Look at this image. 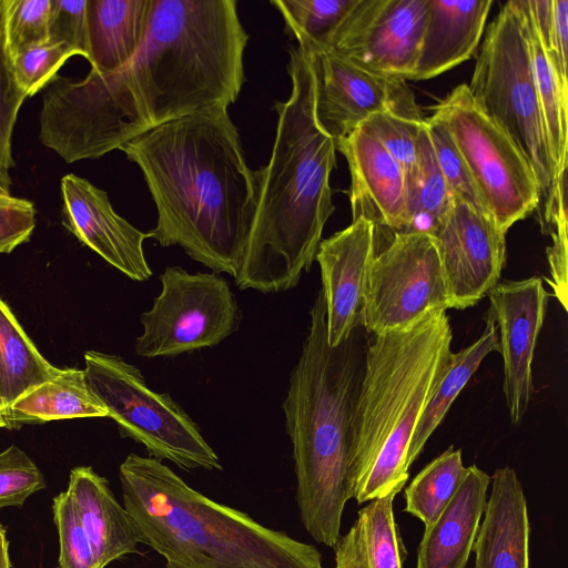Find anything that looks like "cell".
<instances>
[{"label": "cell", "mask_w": 568, "mask_h": 568, "mask_svg": "<svg viewBox=\"0 0 568 568\" xmlns=\"http://www.w3.org/2000/svg\"><path fill=\"white\" fill-rule=\"evenodd\" d=\"M248 34L234 0H151L145 38L124 67L45 88L40 140L64 162L98 159L170 121L234 103Z\"/></svg>", "instance_id": "obj_1"}, {"label": "cell", "mask_w": 568, "mask_h": 568, "mask_svg": "<svg viewBox=\"0 0 568 568\" xmlns=\"http://www.w3.org/2000/svg\"><path fill=\"white\" fill-rule=\"evenodd\" d=\"M120 150L140 168L156 207L149 237L235 278L256 209V180L227 109L170 121Z\"/></svg>", "instance_id": "obj_2"}, {"label": "cell", "mask_w": 568, "mask_h": 568, "mask_svg": "<svg viewBox=\"0 0 568 568\" xmlns=\"http://www.w3.org/2000/svg\"><path fill=\"white\" fill-rule=\"evenodd\" d=\"M292 91L276 102L277 126L270 161L254 171L256 209L242 265L241 290L277 293L308 272L335 207L329 185L336 143L315 115L308 51L292 47L287 65Z\"/></svg>", "instance_id": "obj_3"}, {"label": "cell", "mask_w": 568, "mask_h": 568, "mask_svg": "<svg viewBox=\"0 0 568 568\" xmlns=\"http://www.w3.org/2000/svg\"><path fill=\"white\" fill-rule=\"evenodd\" d=\"M356 331L341 345H328L325 301L320 291L283 402L301 521L315 541L332 548L341 536L345 505L354 496L349 481L351 420L365 352L359 351Z\"/></svg>", "instance_id": "obj_4"}, {"label": "cell", "mask_w": 568, "mask_h": 568, "mask_svg": "<svg viewBox=\"0 0 568 568\" xmlns=\"http://www.w3.org/2000/svg\"><path fill=\"white\" fill-rule=\"evenodd\" d=\"M446 311L409 328L373 336L351 420L349 481L358 504L402 490L415 428L452 355Z\"/></svg>", "instance_id": "obj_5"}, {"label": "cell", "mask_w": 568, "mask_h": 568, "mask_svg": "<svg viewBox=\"0 0 568 568\" xmlns=\"http://www.w3.org/2000/svg\"><path fill=\"white\" fill-rule=\"evenodd\" d=\"M119 476L142 544L166 568H324L314 545L210 499L158 459L129 454Z\"/></svg>", "instance_id": "obj_6"}, {"label": "cell", "mask_w": 568, "mask_h": 568, "mask_svg": "<svg viewBox=\"0 0 568 568\" xmlns=\"http://www.w3.org/2000/svg\"><path fill=\"white\" fill-rule=\"evenodd\" d=\"M467 87L529 164L545 204L542 224H547L566 186L556 179L520 0L507 1L488 24Z\"/></svg>", "instance_id": "obj_7"}, {"label": "cell", "mask_w": 568, "mask_h": 568, "mask_svg": "<svg viewBox=\"0 0 568 568\" xmlns=\"http://www.w3.org/2000/svg\"><path fill=\"white\" fill-rule=\"evenodd\" d=\"M84 364L89 387L122 437L142 444L149 457L184 470L223 469L195 422L169 394L152 390L138 367L98 351H87Z\"/></svg>", "instance_id": "obj_8"}, {"label": "cell", "mask_w": 568, "mask_h": 568, "mask_svg": "<svg viewBox=\"0 0 568 568\" xmlns=\"http://www.w3.org/2000/svg\"><path fill=\"white\" fill-rule=\"evenodd\" d=\"M449 132L477 192L500 231L527 217L540 204L535 175L509 136L457 85L430 115Z\"/></svg>", "instance_id": "obj_9"}, {"label": "cell", "mask_w": 568, "mask_h": 568, "mask_svg": "<svg viewBox=\"0 0 568 568\" xmlns=\"http://www.w3.org/2000/svg\"><path fill=\"white\" fill-rule=\"evenodd\" d=\"M161 292L141 314L135 353L171 357L220 344L239 328L240 310L229 282L219 273L191 274L169 266L159 276Z\"/></svg>", "instance_id": "obj_10"}, {"label": "cell", "mask_w": 568, "mask_h": 568, "mask_svg": "<svg viewBox=\"0 0 568 568\" xmlns=\"http://www.w3.org/2000/svg\"><path fill=\"white\" fill-rule=\"evenodd\" d=\"M448 308L452 302L435 239L393 234L371 263L361 326L372 336L384 335Z\"/></svg>", "instance_id": "obj_11"}, {"label": "cell", "mask_w": 568, "mask_h": 568, "mask_svg": "<svg viewBox=\"0 0 568 568\" xmlns=\"http://www.w3.org/2000/svg\"><path fill=\"white\" fill-rule=\"evenodd\" d=\"M426 12V0H356L320 43L373 74L412 80Z\"/></svg>", "instance_id": "obj_12"}, {"label": "cell", "mask_w": 568, "mask_h": 568, "mask_svg": "<svg viewBox=\"0 0 568 568\" xmlns=\"http://www.w3.org/2000/svg\"><path fill=\"white\" fill-rule=\"evenodd\" d=\"M297 43L311 57L317 122L335 143L377 112L424 119L406 81L367 72L320 42Z\"/></svg>", "instance_id": "obj_13"}, {"label": "cell", "mask_w": 568, "mask_h": 568, "mask_svg": "<svg viewBox=\"0 0 568 568\" xmlns=\"http://www.w3.org/2000/svg\"><path fill=\"white\" fill-rule=\"evenodd\" d=\"M433 237L452 308L476 305L499 283L506 262V233L488 213L453 200Z\"/></svg>", "instance_id": "obj_14"}, {"label": "cell", "mask_w": 568, "mask_h": 568, "mask_svg": "<svg viewBox=\"0 0 568 568\" xmlns=\"http://www.w3.org/2000/svg\"><path fill=\"white\" fill-rule=\"evenodd\" d=\"M487 296L504 363L503 390L514 424L524 418L531 396L532 361L550 294L537 276L499 282Z\"/></svg>", "instance_id": "obj_15"}, {"label": "cell", "mask_w": 568, "mask_h": 568, "mask_svg": "<svg viewBox=\"0 0 568 568\" xmlns=\"http://www.w3.org/2000/svg\"><path fill=\"white\" fill-rule=\"evenodd\" d=\"M377 252L376 231L364 219L321 241L315 260L321 268L331 347L344 343L359 327L367 274Z\"/></svg>", "instance_id": "obj_16"}, {"label": "cell", "mask_w": 568, "mask_h": 568, "mask_svg": "<svg viewBox=\"0 0 568 568\" xmlns=\"http://www.w3.org/2000/svg\"><path fill=\"white\" fill-rule=\"evenodd\" d=\"M63 225L83 244L129 278L148 281L152 271L146 262L144 233L112 207L105 191L73 173L61 179Z\"/></svg>", "instance_id": "obj_17"}, {"label": "cell", "mask_w": 568, "mask_h": 568, "mask_svg": "<svg viewBox=\"0 0 568 568\" xmlns=\"http://www.w3.org/2000/svg\"><path fill=\"white\" fill-rule=\"evenodd\" d=\"M351 173L352 221L364 219L389 237L407 221L405 175L397 161L365 126L336 142Z\"/></svg>", "instance_id": "obj_18"}, {"label": "cell", "mask_w": 568, "mask_h": 568, "mask_svg": "<svg viewBox=\"0 0 568 568\" xmlns=\"http://www.w3.org/2000/svg\"><path fill=\"white\" fill-rule=\"evenodd\" d=\"M475 539L474 568H530V524L524 488L514 468H498Z\"/></svg>", "instance_id": "obj_19"}, {"label": "cell", "mask_w": 568, "mask_h": 568, "mask_svg": "<svg viewBox=\"0 0 568 568\" xmlns=\"http://www.w3.org/2000/svg\"><path fill=\"white\" fill-rule=\"evenodd\" d=\"M490 477L467 467L455 495L439 517L424 529L416 568H466L487 501Z\"/></svg>", "instance_id": "obj_20"}, {"label": "cell", "mask_w": 568, "mask_h": 568, "mask_svg": "<svg viewBox=\"0 0 568 568\" xmlns=\"http://www.w3.org/2000/svg\"><path fill=\"white\" fill-rule=\"evenodd\" d=\"M427 12L412 80H428L463 63L484 33L491 0H426Z\"/></svg>", "instance_id": "obj_21"}, {"label": "cell", "mask_w": 568, "mask_h": 568, "mask_svg": "<svg viewBox=\"0 0 568 568\" xmlns=\"http://www.w3.org/2000/svg\"><path fill=\"white\" fill-rule=\"evenodd\" d=\"M99 568L128 554L138 552L141 541L134 520L114 498L108 480L90 466L70 471L68 490Z\"/></svg>", "instance_id": "obj_22"}, {"label": "cell", "mask_w": 568, "mask_h": 568, "mask_svg": "<svg viewBox=\"0 0 568 568\" xmlns=\"http://www.w3.org/2000/svg\"><path fill=\"white\" fill-rule=\"evenodd\" d=\"M151 0H87L91 70L110 73L135 55L146 34Z\"/></svg>", "instance_id": "obj_23"}, {"label": "cell", "mask_w": 568, "mask_h": 568, "mask_svg": "<svg viewBox=\"0 0 568 568\" xmlns=\"http://www.w3.org/2000/svg\"><path fill=\"white\" fill-rule=\"evenodd\" d=\"M399 491L375 498L358 510L349 530L333 546L335 568H403L407 550L393 509Z\"/></svg>", "instance_id": "obj_24"}, {"label": "cell", "mask_w": 568, "mask_h": 568, "mask_svg": "<svg viewBox=\"0 0 568 568\" xmlns=\"http://www.w3.org/2000/svg\"><path fill=\"white\" fill-rule=\"evenodd\" d=\"M108 417V409L89 387L84 371L65 368L6 407V427L53 420Z\"/></svg>", "instance_id": "obj_25"}, {"label": "cell", "mask_w": 568, "mask_h": 568, "mask_svg": "<svg viewBox=\"0 0 568 568\" xmlns=\"http://www.w3.org/2000/svg\"><path fill=\"white\" fill-rule=\"evenodd\" d=\"M485 329L471 345L452 353L447 369L428 400L415 428L408 450V463L419 457L426 442L446 416L450 405L464 389L484 358L491 352H499L498 329L488 310L484 316Z\"/></svg>", "instance_id": "obj_26"}, {"label": "cell", "mask_w": 568, "mask_h": 568, "mask_svg": "<svg viewBox=\"0 0 568 568\" xmlns=\"http://www.w3.org/2000/svg\"><path fill=\"white\" fill-rule=\"evenodd\" d=\"M524 11L534 77L544 115L550 154L559 186H566L568 150V89L562 87L534 26L527 0Z\"/></svg>", "instance_id": "obj_27"}, {"label": "cell", "mask_w": 568, "mask_h": 568, "mask_svg": "<svg viewBox=\"0 0 568 568\" xmlns=\"http://www.w3.org/2000/svg\"><path fill=\"white\" fill-rule=\"evenodd\" d=\"M60 372L40 354L0 298V394L6 407Z\"/></svg>", "instance_id": "obj_28"}, {"label": "cell", "mask_w": 568, "mask_h": 568, "mask_svg": "<svg viewBox=\"0 0 568 568\" xmlns=\"http://www.w3.org/2000/svg\"><path fill=\"white\" fill-rule=\"evenodd\" d=\"M453 203L425 121L417 138V171L406 185L407 221L403 233L434 236Z\"/></svg>", "instance_id": "obj_29"}, {"label": "cell", "mask_w": 568, "mask_h": 568, "mask_svg": "<svg viewBox=\"0 0 568 568\" xmlns=\"http://www.w3.org/2000/svg\"><path fill=\"white\" fill-rule=\"evenodd\" d=\"M467 471L462 450L449 446L428 463L405 488L404 511L429 527L446 508Z\"/></svg>", "instance_id": "obj_30"}, {"label": "cell", "mask_w": 568, "mask_h": 568, "mask_svg": "<svg viewBox=\"0 0 568 568\" xmlns=\"http://www.w3.org/2000/svg\"><path fill=\"white\" fill-rule=\"evenodd\" d=\"M356 0H272L285 30L300 41L322 42L343 20Z\"/></svg>", "instance_id": "obj_31"}, {"label": "cell", "mask_w": 568, "mask_h": 568, "mask_svg": "<svg viewBox=\"0 0 568 568\" xmlns=\"http://www.w3.org/2000/svg\"><path fill=\"white\" fill-rule=\"evenodd\" d=\"M26 93L19 87L6 43L3 4L0 0V185L9 193L10 170L13 168L11 140L18 112Z\"/></svg>", "instance_id": "obj_32"}, {"label": "cell", "mask_w": 568, "mask_h": 568, "mask_svg": "<svg viewBox=\"0 0 568 568\" xmlns=\"http://www.w3.org/2000/svg\"><path fill=\"white\" fill-rule=\"evenodd\" d=\"M425 121L390 111L372 114L363 124L368 129L400 165L405 184H409L417 171V138Z\"/></svg>", "instance_id": "obj_33"}, {"label": "cell", "mask_w": 568, "mask_h": 568, "mask_svg": "<svg viewBox=\"0 0 568 568\" xmlns=\"http://www.w3.org/2000/svg\"><path fill=\"white\" fill-rule=\"evenodd\" d=\"M425 124L452 199L463 201L479 211L488 213L448 130L433 116L425 118Z\"/></svg>", "instance_id": "obj_34"}, {"label": "cell", "mask_w": 568, "mask_h": 568, "mask_svg": "<svg viewBox=\"0 0 568 568\" xmlns=\"http://www.w3.org/2000/svg\"><path fill=\"white\" fill-rule=\"evenodd\" d=\"M7 49L11 58L49 41L50 0H2Z\"/></svg>", "instance_id": "obj_35"}, {"label": "cell", "mask_w": 568, "mask_h": 568, "mask_svg": "<svg viewBox=\"0 0 568 568\" xmlns=\"http://www.w3.org/2000/svg\"><path fill=\"white\" fill-rule=\"evenodd\" d=\"M538 37L562 87L568 89V0H527Z\"/></svg>", "instance_id": "obj_36"}, {"label": "cell", "mask_w": 568, "mask_h": 568, "mask_svg": "<svg viewBox=\"0 0 568 568\" xmlns=\"http://www.w3.org/2000/svg\"><path fill=\"white\" fill-rule=\"evenodd\" d=\"M52 509L59 535V567L99 568L75 504L68 491L53 498Z\"/></svg>", "instance_id": "obj_37"}, {"label": "cell", "mask_w": 568, "mask_h": 568, "mask_svg": "<svg viewBox=\"0 0 568 568\" xmlns=\"http://www.w3.org/2000/svg\"><path fill=\"white\" fill-rule=\"evenodd\" d=\"M78 52L62 43L47 41L24 49L12 58L17 82L27 98L44 89L64 62Z\"/></svg>", "instance_id": "obj_38"}, {"label": "cell", "mask_w": 568, "mask_h": 568, "mask_svg": "<svg viewBox=\"0 0 568 568\" xmlns=\"http://www.w3.org/2000/svg\"><path fill=\"white\" fill-rule=\"evenodd\" d=\"M45 486L43 474L21 448L11 445L0 453V509L22 506Z\"/></svg>", "instance_id": "obj_39"}, {"label": "cell", "mask_w": 568, "mask_h": 568, "mask_svg": "<svg viewBox=\"0 0 568 568\" xmlns=\"http://www.w3.org/2000/svg\"><path fill=\"white\" fill-rule=\"evenodd\" d=\"M49 41L88 58L87 0H50Z\"/></svg>", "instance_id": "obj_40"}, {"label": "cell", "mask_w": 568, "mask_h": 568, "mask_svg": "<svg viewBox=\"0 0 568 568\" xmlns=\"http://www.w3.org/2000/svg\"><path fill=\"white\" fill-rule=\"evenodd\" d=\"M550 227L551 245L546 254L550 278H546L554 290L555 297L567 311L568 300V256H567V211L566 197L557 202L554 214L547 224Z\"/></svg>", "instance_id": "obj_41"}, {"label": "cell", "mask_w": 568, "mask_h": 568, "mask_svg": "<svg viewBox=\"0 0 568 568\" xmlns=\"http://www.w3.org/2000/svg\"><path fill=\"white\" fill-rule=\"evenodd\" d=\"M36 227L32 202L0 192V253L27 242Z\"/></svg>", "instance_id": "obj_42"}, {"label": "cell", "mask_w": 568, "mask_h": 568, "mask_svg": "<svg viewBox=\"0 0 568 568\" xmlns=\"http://www.w3.org/2000/svg\"><path fill=\"white\" fill-rule=\"evenodd\" d=\"M0 568H11L6 528L0 524Z\"/></svg>", "instance_id": "obj_43"}, {"label": "cell", "mask_w": 568, "mask_h": 568, "mask_svg": "<svg viewBox=\"0 0 568 568\" xmlns=\"http://www.w3.org/2000/svg\"><path fill=\"white\" fill-rule=\"evenodd\" d=\"M4 409H6V404L1 397V394H0V428L2 427H6V422H4V418H3V413H4Z\"/></svg>", "instance_id": "obj_44"}, {"label": "cell", "mask_w": 568, "mask_h": 568, "mask_svg": "<svg viewBox=\"0 0 568 568\" xmlns=\"http://www.w3.org/2000/svg\"><path fill=\"white\" fill-rule=\"evenodd\" d=\"M0 192H1V193H7V192L2 189V186H1V185H0ZM7 194H10V193H7Z\"/></svg>", "instance_id": "obj_45"}, {"label": "cell", "mask_w": 568, "mask_h": 568, "mask_svg": "<svg viewBox=\"0 0 568 568\" xmlns=\"http://www.w3.org/2000/svg\"><path fill=\"white\" fill-rule=\"evenodd\" d=\"M55 568H60V567L58 566V567H55Z\"/></svg>", "instance_id": "obj_46"}]
</instances>
